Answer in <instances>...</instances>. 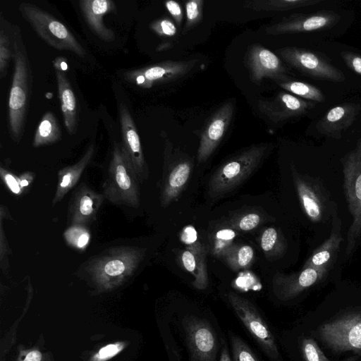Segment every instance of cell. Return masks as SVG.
<instances>
[{"mask_svg": "<svg viewBox=\"0 0 361 361\" xmlns=\"http://www.w3.org/2000/svg\"><path fill=\"white\" fill-rule=\"evenodd\" d=\"M58 85L59 98L66 128L70 135L76 133L78 129V108L73 88L63 71L55 70Z\"/></svg>", "mask_w": 361, "mask_h": 361, "instance_id": "cb8c5ba5", "label": "cell"}, {"mask_svg": "<svg viewBox=\"0 0 361 361\" xmlns=\"http://www.w3.org/2000/svg\"><path fill=\"white\" fill-rule=\"evenodd\" d=\"M292 176L301 207L309 219L314 223L329 219L333 214V203L323 184L315 178L299 173L293 166Z\"/></svg>", "mask_w": 361, "mask_h": 361, "instance_id": "ba28073f", "label": "cell"}, {"mask_svg": "<svg viewBox=\"0 0 361 361\" xmlns=\"http://www.w3.org/2000/svg\"><path fill=\"white\" fill-rule=\"evenodd\" d=\"M192 170V164L188 159H180L174 163L170 168L165 178L161 202L163 207L178 198L189 180Z\"/></svg>", "mask_w": 361, "mask_h": 361, "instance_id": "603a6c76", "label": "cell"}, {"mask_svg": "<svg viewBox=\"0 0 361 361\" xmlns=\"http://www.w3.org/2000/svg\"><path fill=\"white\" fill-rule=\"evenodd\" d=\"M227 297L238 318L267 355L272 360L279 361L280 355L274 336L255 305L233 292L228 293Z\"/></svg>", "mask_w": 361, "mask_h": 361, "instance_id": "30bf717a", "label": "cell"}, {"mask_svg": "<svg viewBox=\"0 0 361 361\" xmlns=\"http://www.w3.org/2000/svg\"><path fill=\"white\" fill-rule=\"evenodd\" d=\"M12 56L13 57V49L11 50L8 34L1 25L0 31V75L1 78L7 73L8 63Z\"/></svg>", "mask_w": 361, "mask_h": 361, "instance_id": "e575fe53", "label": "cell"}, {"mask_svg": "<svg viewBox=\"0 0 361 361\" xmlns=\"http://www.w3.org/2000/svg\"><path fill=\"white\" fill-rule=\"evenodd\" d=\"M235 235L234 230L230 228L218 230L212 238L211 254L215 257L222 258L226 251L233 245Z\"/></svg>", "mask_w": 361, "mask_h": 361, "instance_id": "1f68e13d", "label": "cell"}, {"mask_svg": "<svg viewBox=\"0 0 361 361\" xmlns=\"http://www.w3.org/2000/svg\"><path fill=\"white\" fill-rule=\"evenodd\" d=\"M329 271L326 269L307 267L290 274L278 272L272 279L273 293L280 300H292L305 290L322 282Z\"/></svg>", "mask_w": 361, "mask_h": 361, "instance_id": "2e32d148", "label": "cell"}, {"mask_svg": "<svg viewBox=\"0 0 361 361\" xmlns=\"http://www.w3.org/2000/svg\"><path fill=\"white\" fill-rule=\"evenodd\" d=\"M268 147L264 143L252 145L225 162L209 181V195L219 197L240 185L260 164Z\"/></svg>", "mask_w": 361, "mask_h": 361, "instance_id": "3957f363", "label": "cell"}, {"mask_svg": "<svg viewBox=\"0 0 361 361\" xmlns=\"http://www.w3.org/2000/svg\"><path fill=\"white\" fill-rule=\"evenodd\" d=\"M183 324L191 361H215L218 341L210 324L199 317H186Z\"/></svg>", "mask_w": 361, "mask_h": 361, "instance_id": "5bb4252c", "label": "cell"}, {"mask_svg": "<svg viewBox=\"0 0 361 361\" xmlns=\"http://www.w3.org/2000/svg\"><path fill=\"white\" fill-rule=\"evenodd\" d=\"M245 64L250 78L255 83L264 78H270L277 84L291 80L289 71L281 60L260 44L250 47L245 55Z\"/></svg>", "mask_w": 361, "mask_h": 361, "instance_id": "9a60e30c", "label": "cell"}, {"mask_svg": "<svg viewBox=\"0 0 361 361\" xmlns=\"http://www.w3.org/2000/svg\"><path fill=\"white\" fill-rule=\"evenodd\" d=\"M262 221V216L257 212L243 214L230 223L231 228L242 231H251L257 227Z\"/></svg>", "mask_w": 361, "mask_h": 361, "instance_id": "d590c367", "label": "cell"}, {"mask_svg": "<svg viewBox=\"0 0 361 361\" xmlns=\"http://www.w3.org/2000/svg\"><path fill=\"white\" fill-rule=\"evenodd\" d=\"M202 0H190L185 2L186 21L182 33L185 34L198 25L202 19Z\"/></svg>", "mask_w": 361, "mask_h": 361, "instance_id": "836d02e7", "label": "cell"}, {"mask_svg": "<svg viewBox=\"0 0 361 361\" xmlns=\"http://www.w3.org/2000/svg\"><path fill=\"white\" fill-rule=\"evenodd\" d=\"M314 106L312 102L285 92L278 93L273 98L260 100L257 104L259 111L274 123L304 115Z\"/></svg>", "mask_w": 361, "mask_h": 361, "instance_id": "ac0fdd59", "label": "cell"}, {"mask_svg": "<svg viewBox=\"0 0 361 361\" xmlns=\"http://www.w3.org/2000/svg\"><path fill=\"white\" fill-rule=\"evenodd\" d=\"M234 109L233 102H226L209 120L200 137L197 155L198 164L206 161L219 146L231 123Z\"/></svg>", "mask_w": 361, "mask_h": 361, "instance_id": "e0dca14e", "label": "cell"}, {"mask_svg": "<svg viewBox=\"0 0 361 361\" xmlns=\"http://www.w3.org/2000/svg\"><path fill=\"white\" fill-rule=\"evenodd\" d=\"M341 56L346 66L355 73L361 75V55L355 52L343 51Z\"/></svg>", "mask_w": 361, "mask_h": 361, "instance_id": "60d3db41", "label": "cell"}, {"mask_svg": "<svg viewBox=\"0 0 361 361\" xmlns=\"http://www.w3.org/2000/svg\"><path fill=\"white\" fill-rule=\"evenodd\" d=\"M119 120L122 138L121 150L128 164L141 183L149 176L148 166L135 123L129 109L123 103L120 104L119 106Z\"/></svg>", "mask_w": 361, "mask_h": 361, "instance_id": "8fae6325", "label": "cell"}, {"mask_svg": "<svg viewBox=\"0 0 361 361\" xmlns=\"http://www.w3.org/2000/svg\"><path fill=\"white\" fill-rule=\"evenodd\" d=\"M65 238L73 246L83 248L89 242L90 234L83 226H73L66 231Z\"/></svg>", "mask_w": 361, "mask_h": 361, "instance_id": "74e56055", "label": "cell"}, {"mask_svg": "<svg viewBox=\"0 0 361 361\" xmlns=\"http://www.w3.org/2000/svg\"><path fill=\"white\" fill-rule=\"evenodd\" d=\"M150 29L162 37H172L176 33V27L171 20L163 18L152 22Z\"/></svg>", "mask_w": 361, "mask_h": 361, "instance_id": "f35d334b", "label": "cell"}, {"mask_svg": "<svg viewBox=\"0 0 361 361\" xmlns=\"http://www.w3.org/2000/svg\"><path fill=\"white\" fill-rule=\"evenodd\" d=\"M175 356L177 357L176 361H181L180 359H178V357L177 355V353L176 352H175Z\"/></svg>", "mask_w": 361, "mask_h": 361, "instance_id": "f907efd6", "label": "cell"}, {"mask_svg": "<svg viewBox=\"0 0 361 361\" xmlns=\"http://www.w3.org/2000/svg\"><path fill=\"white\" fill-rule=\"evenodd\" d=\"M340 20L341 16L333 11L293 13L267 27L265 31L267 35H279L324 30L335 26Z\"/></svg>", "mask_w": 361, "mask_h": 361, "instance_id": "4fadbf2b", "label": "cell"}, {"mask_svg": "<svg viewBox=\"0 0 361 361\" xmlns=\"http://www.w3.org/2000/svg\"><path fill=\"white\" fill-rule=\"evenodd\" d=\"M145 252L146 249L138 247L111 248L87 262L85 271L102 284L116 283L137 270Z\"/></svg>", "mask_w": 361, "mask_h": 361, "instance_id": "7a4b0ae2", "label": "cell"}, {"mask_svg": "<svg viewBox=\"0 0 361 361\" xmlns=\"http://www.w3.org/2000/svg\"><path fill=\"white\" fill-rule=\"evenodd\" d=\"M95 151V145L91 143L80 159L69 166L61 169L58 174V184L52 201L54 205L64 197L78 183L85 169L91 161Z\"/></svg>", "mask_w": 361, "mask_h": 361, "instance_id": "d4e9b609", "label": "cell"}, {"mask_svg": "<svg viewBox=\"0 0 361 361\" xmlns=\"http://www.w3.org/2000/svg\"><path fill=\"white\" fill-rule=\"evenodd\" d=\"M13 30L14 71L8 97V131L18 143L25 130L33 77L20 28L15 25Z\"/></svg>", "mask_w": 361, "mask_h": 361, "instance_id": "6da1fadb", "label": "cell"}, {"mask_svg": "<svg viewBox=\"0 0 361 361\" xmlns=\"http://www.w3.org/2000/svg\"><path fill=\"white\" fill-rule=\"evenodd\" d=\"M231 340L234 361H258L251 349L240 338L233 336Z\"/></svg>", "mask_w": 361, "mask_h": 361, "instance_id": "8d00e7d4", "label": "cell"}, {"mask_svg": "<svg viewBox=\"0 0 361 361\" xmlns=\"http://www.w3.org/2000/svg\"><path fill=\"white\" fill-rule=\"evenodd\" d=\"M53 65L55 70L64 71L68 69L67 60L63 56L56 58L53 61Z\"/></svg>", "mask_w": 361, "mask_h": 361, "instance_id": "f6af8a7d", "label": "cell"}, {"mask_svg": "<svg viewBox=\"0 0 361 361\" xmlns=\"http://www.w3.org/2000/svg\"><path fill=\"white\" fill-rule=\"evenodd\" d=\"M119 351V349L116 345H109L102 348L99 352V356L101 358H106L114 355Z\"/></svg>", "mask_w": 361, "mask_h": 361, "instance_id": "ee69618b", "label": "cell"}, {"mask_svg": "<svg viewBox=\"0 0 361 361\" xmlns=\"http://www.w3.org/2000/svg\"><path fill=\"white\" fill-rule=\"evenodd\" d=\"M282 59L302 74L316 80L343 82L345 76L322 54L317 51L286 47L278 50Z\"/></svg>", "mask_w": 361, "mask_h": 361, "instance_id": "9c48e42d", "label": "cell"}, {"mask_svg": "<svg viewBox=\"0 0 361 361\" xmlns=\"http://www.w3.org/2000/svg\"><path fill=\"white\" fill-rule=\"evenodd\" d=\"M361 106L353 103H343L334 106L317 123V130L322 135L340 139L355 121Z\"/></svg>", "mask_w": 361, "mask_h": 361, "instance_id": "ffe728a7", "label": "cell"}, {"mask_svg": "<svg viewBox=\"0 0 361 361\" xmlns=\"http://www.w3.org/2000/svg\"><path fill=\"white\" fill-rule=\"evenodd\" d=\"M33 180V173L30 172L24 173L19 177V181L21 188H26Z\"/></svg>", "mask_w": 361, "mask_h": 361, "instance_id": "bcb514c9", "label": "cell"}, {"mask_svg": "<svg viewBox=\"0 0 361 361\" xmlns=\"http://www.w3.org/2000/svg\"><path fill=\"white\" fill-rule=\"evenodd\" d=\"M221 259L234 271L247 269L253 262L254 250L247 245L233 244Z\"/></svg>", "mask_w": 361, "mask_h": 361, "instance_id": "83f0119b", "label": "cell"}, {"mask_svg": "<svg viewBox=\"0 0 361 361\" xmlns=\"http://www.w3.org/2000/svg\"><path fill=\"white\" fill-rule=\"evenodd\" d=\"M6 237L4 235L3 227L1 226V260L2 261L4 255H6V251L8 250V245L6 240Z\"/></svg>", "mask_w": 361, "mask_h": 361, "instance_id": "7dc6e473", "label": "cell"}, {"mask_svg": "<svg viewBox=\"0 0 361 361\" xmlns=\"http://www.w3.org/2000/svg\"><path fill=\"white\" fill-rule=\"evenodd\" d=\"M181 262L184 268L194 276L196 270V259L193 252L187 247L181 254Z\"/></svg>", "mask_w": 361, "mask_h": 361, "instance_id": "b9f144b4", "label": "cell"}, {"mask_svg": "<svg viewBox=\"0 0 361 361\" xmlns=\"http://www.w3.org/2000/svg\"><path fill=\"white\" fill-rule=\"evenodd\" d=\"M139 183L123 154L121 143L114 142L103 185L104 196L114 204L137 207L140 202Z\"/></svg>", "mask_w": 361, "mask_h": 361, "instance_id": "277c9868", "label": "cell"}, {"mask_svg": "<svg viewBox=\"0 0 361 361\" xmlns=\"http://www.w3.org/2000/svg\"><path fill=\"white\" fill-rule=\"evenodd\" d=\"M278 85L283 90L310 102H322L325 99L320 89L307 82L289 80Z\"/></svg>", "mask_w": 361, "mask_h": 361, "instance_id": "4dcf8cb0", "label": "cell"}, {"mask_svg": "<svg viewBox=\"0 0 361 361\" xmlns=\"http://www.w3.org/2000/svg\"><path fill=\"white\" fill-rule=\"evenodd\" d=\"M343 189L352 223L346 237L345 254L350 257L361 234V139L356 147L341 159Z\"/></svg>", "mask_w": 361, "mask_h": 361, "instance_id": "8992f818", "label": "cell"}, {"mask_svg": "<svg viewBox=\"0 0 361 361\" xmlns=\"http://www.w3.org/2000/svg\"><path fill=\"white\" fill-rule=\"evenodd\" d=\"M80 8L87 24L92 31L102 40L112 42L115 35L112 30L104 23V16L116 10L114 1L111 0H81Z\"/></svg>", "mask_w": 361, "mask_h": 361, "instance_id": "44dd1931", "label": "cell"}, {"mask_svg": "<svg viewBox=\"0 0 361 361\" xmlns=\"http://www.w3.org/2000/svg\"><path fill=\"white\" fill-rule=\"evenodd\" d=\"M104 196L85 184L75 191L71 197L68 217L73 226H85L94 221Z\"/></svg>", "mask_w": 361, "mask_h": 361, "instance_id": "d6986e66", "label": "cell"}, {"mask_svg": "<svg viewBox=\"0 0 361 361\" xmlns=\"http://www.w3.org/2000/svg\"><path fill=\"white\" fill-rule=\"evenodd\" d=\"M317 335L334 352L361 354V309L346 312L323 324Z\"/></svg>", "mask_w": 361, "mask_h": 361, "instance_id": "52a82bcc", "label": "cell"}, {"mask_svg": "<svg viewBox=\"0 0 361 361\" xmlns=\"http://www.w3.org/2000/svg\"><path fill=\"white\" fill-rule=\"evenodd\" d=\"M186 247L193 252L196 259V270L192 284L197 290H204L209 283L206 247L198 240L187 244Z\"/></svg>", "mask_w": 361, "mask_h": 361, "instance_id": "f546056e", "label": "cell"}, {"mask_svg": "<svg viewBox=\"0 0 361 361\" xmlns=\"http://www.w3.org/2000/svg\"><path fill=\"white\" fill-rule=\"evenodd\" d=\"M41 353L37 350H33L29 353L23 361H40Z\"/></svg>", "mask_w": 361, "mask_h": 361, "instance_id": "c3c4849f", "label": "cell"}, {"mask_svg": "<svg viewBox=\"0 0 361 361\" xmlns=\"http://www.w3.org/2000/svg\"><path fill=\"white\" fill-rule=\"evenodd\" d=\"M321 0H251L244 2V7L257 11H286L312 6Z\"/></svg>", "mask_w": 361, "mask_h": 361, "instance_id": "484cf974", "label": "cell"}, {"mask_svg": "<svg viewBox=\"0 0 361 361\" xmlns=\"http://www.w3.org/2000/svg\"><path fill=\"white\" fill-rule=\"evenodd\" d=\"M259 243L267 259H274L281 256L286 248V243L283 235L274 227H269L263 231Z\"/></svg>", "mask_w": 361, "mask_h": 361, "instance_id": "f1b7e54d", "label": "cell"}, {"mask_svg": "<svg viewBox=\"0 0 361 361\" xmlns=\"http://www.w3.org/2000/svg\"><path fill=\"white\" fill-rule=\"evenodd\" d=\"M0 174L8 188L16 195H20L23 189L20 187L19 177H16L6 169L1 167Z\"/></svg>", "mask_w": 361, "mask_h": 361, "instance_id": "ab89813d", "label": "cell"}, {"mask_svg": "<svg viewBox=\"0 0 361 361\" xmlns=\"http://www.w3.org/2000/svg\"><path fill=\"white\" fill-rule=\"evenodd\" d=\"M196 61H165L145 68L125 73L126 80L142 88L169 82L189 73Z\"/></svg>", "mask_w": 361, "mask_h": 361, "instance_id": "7c38bea8", "label": "cell"}, {"mask_svg": "<svg viewBox=\"0 0 361 361\" xmlns=\"http://www.w3.org/2000/svg\"><path fill=\"white\" fill-rule=\"evenodd\" d=\"M219 361H231L227 348L224 345L221 350Z\"/></svg>", "mask_w": 361, "mask_h": 361, "instance_id": "681fc988", "label": "cell"}, {"mask_svg": "<svg viewBox=\"0 0 361 361\" xmlns=\"http://www.w3.org/2000/svg\"><path fill=\"white\" fill-rule=\"evenodd\" d=\"M60 137L61 130L55 116L51 111L46 112L37 128L32 142L33 147H39L53 144Z\"/></svg>", "mask_w": 361, "mask_h": 361, "instance_id": "4316f807", "label": "cell"}, {"mask_svg": "<svg viewBox=\"0 0 361 361\" xmlns=\"http://www.w3.org/2000/svg\"><path fill=\"white\" fill-rule=\"evenodd\" d=\"M342 240L341 221L335 215L329 238L314 250L305 262L302 268L329 270L336 259Z\"/></svg>", "mask_w": 361, "mask_h": 361, "instance_id": "7402d4cb", "label": "cell"}, {"mask_svg": "<svg viewBox=\"0 0 361 361\" xmlns=\"http://www.w3.org/2000/svg\"><path fill=\"white\" fill-rule=\"evenodd\" d=\"M165 7L176 23L180 25L183 17V10L180 4L175 1L170 0L165 2Z\"/></svg>", "mask_w": 361, "mask_h": 361, "instance_id": "7bdbcfd3", "label": "cell"}, {"mask_svg": "<svg viewBox=\"0 0 361 361\" xmlns=\"http://www.w3.org/2000/svg\"><path fill=\"white\" fill-rule=\"evenodd\" d=\"M301 351L305 361H334L327 358L317 343L312 338H304L301 343ZM356 357L341 361H355Z\"/></svg>", "mask_w": 361, "mask_h": 361, "instance_id": "d6a6232c", "label": "cell"}, {"mask_svg": "<svg viewBox=\"0 0 361 361\" xmlns=\"http://www.w3.org/2000/svg\"><path fill=\"white\" fill-rule=\"evenodd\" d=\"M19 11L37 35L47 44L61 51H69L80 57L86 51L68 28L54 16L30 3H21Z\"/></svg>", "mask_w": 361, "mask_h": 361, "instance_id": "5b68a950", "label": "cell"}]
</instances>
